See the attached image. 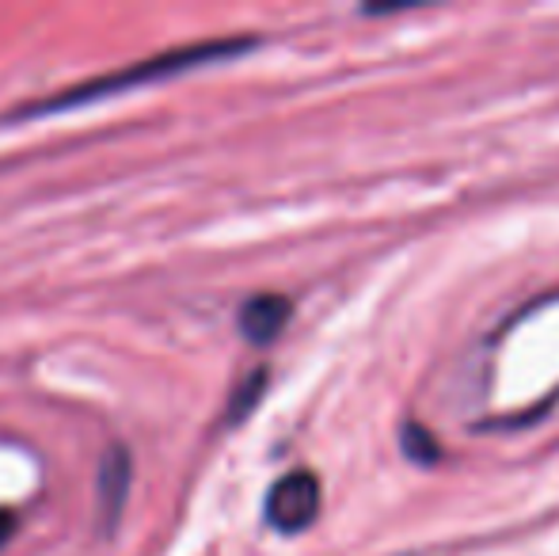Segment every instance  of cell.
Returning a JSON list of instances; mask_svg holds the SVG:
<instances>
[{
	"label": "cell",
	"instance_id": "cell-7",
	"mask_svg": "<svg viewBox=\"0 0 559 556\" xmlns=\"http://www.w3.org/2000/svg\"><path fill=\"white\" fill-rule=\"evenodd\" d=\"M15 527H20V519H15V511H8V507H0V549H4V545L15 537Z\"/></svg>",
	"mask_w": 559,
	"mask_h": 556
},
{
	"label": "cell",
	"instance_id": "cell-6",
	"mask_svg": "<svg viewBox=\"0 0 559 556\" xmlns=\"http://www.w3.org/2000/svg\"><path fill=\"white\" fill-rule=\"evenodd\" d=\"M263 389H266V370H255L233 393V404H228V419H243V416H248V412L255 409V401H259V393H263Z\"/></svg>",
	"mask_w": 559,
	"mask_h": 556
},
{
	"label": "cell",
	"instance_id": "cell-5",
	"mask_svg": "<svg viewBox=\"0 0 559 556\" xmlns=\"http://www.w3.org/2000/svg\"><path fill=\"white\" fill-rule=\"evenodd\" d=\"M400 446H404L407 458L419 461V465H438V458H442V446H438L435 435H430L427 427H419V423H404Z\"/></svg>",
	"mask_w": 559,
	"mask_h": 556
},
{
	"label": "cell",
	"instance_id": "cell-4",
	"mask_svg": "<svg viewBox=\"0 0 559 556\" xmlns=\"http://www.w3.org/2000/svg\"><path fill=\"white\" fill-rule=\"evenodd\" d=\"M294 317V305L282 294H259L240 309V332L248 343H271Z\"/></svg>",
	"mask_w": 559,
	"mask_h": 556
},
{
	"label": "cell",
	"instance_id": "cell-1",
	"mask_svg": "<svg viewBox=\"0 0 559 556\" xmlns=\"http://www.w3.org/2000/svg\"><path fill=\"white\" fill-rule=\"evenodd\" d=\"M251 46H255V38H214V43L176 46V50H164V54H153V58L133 61V66L118 69V73L96 76V81H88V84H76V88H69V92H58V96L46 99V104H31L23 115L66 111V107H76V104L118 96V92L133 88V84L164 81V76H176V73H183V69H199V66H210V61L233 58V54H243V50H251Z\"/></svg>",
	"mask_w": 559,
	"mask_h": 556
},
{
	"label": "cell",
	"instance_id": "cell-2",
	"mask_svg": "<svg viewBox=\"0 0 559 556\" xmlns=\"http://www.w3.org/2000/svg\"><path fill=\"white\" fill-rule=\"evenodd\" d=\"M263 514L278 534H301V530H309L320 514L317 473H309V469H294V473H286L282 481H274V488L266 492Z\"/></svg>",
	"mask_w": 559,
	"mask_h": 556
},
{
	"label": "cell",
	"instance_id": "cell-3",
	"mask_svg": "<svg viewBox=\"0 0 559 556\" xmlns=\"http://www.w3.org/2000/svg\"><path fill=\"white\" fill-rule=\"evenodd\" d=\"M130 481H133V465H130V450L111 446L99 461L96 473V504H99V519L107 530H115L118 514H122L126 499H130Z\"/></svg>",
	"mask_w": 559,
	"mask_h": 556
}]
</instances>
